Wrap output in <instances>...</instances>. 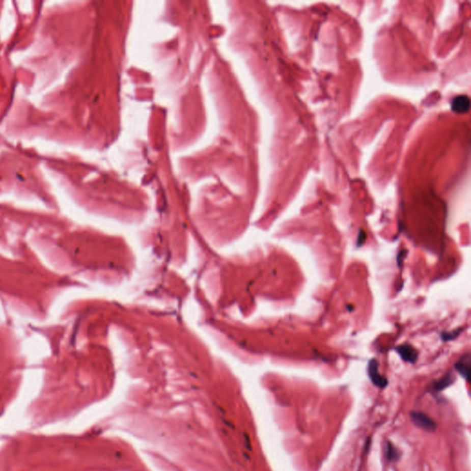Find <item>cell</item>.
Here are the masks:
<instances>
[{
  "mask_svg": "<svg viewBox=\"0 0 471 471\" xmlns=\"http://www.w3.org/2000/svg\"><path fill=\"white\" fill-rule=\"evenodd\" d=\"M367 374H368V376H369L370 380L373 383V385H376V387L383 390V389H385L386 385H389L387 379L379 373V364L375 358L371 359L368 363Z\"/></svg>",
  "mask_w": 471,
  "mask_h": 471,
  "instance_id": "obj_1",
  "label": "cell"
},
{
  "mask_svg": "<svg viewBox=\"0 0 471 471\" xmlns=\"http://www.w3.org/2000/svg\"><path fill=\"white\" fill-rule=\"evenodd\" d=\"M410 418L417 427L423 429L426 432H434L437 427L435 422H433L427 414L422 411H411Z\"/></svg>",
  "mask_w": 471,
  "mask_h": 471,
  "instance_id": "obj_2",
  "label": "cell"
},
{
  "mask_svg": "<svg viewBox=\"0 0 471 471\" xmlns=\"http://www.w3.org/2000/svg\"><path fill=\"white\" fill-rule=\"evenodd\" d=\"M396 351L400 354L401 359L406 363L409 364H415L418 359L419 352H417L411 345L409 344H402L396 348Z\"/></svg>",
  "mask_w": 471,
  "mask_h": 471,
  "instance_id": "obj_3",
  "label": "cell"
},
{
  "mask_svg": "<svg viewBox=\"0 0 471 471\" xmlns=\"http://www.w3.org/2000/svg\"><path fill=\"white\" fill-rule=\"evenodd\" d=\"M470 106V100L466 95H458L453 99L451 109L457 115H463L467 113Z\"/></svg>",
  "mask_w": 471,
  "mask_h": 471,
  "instance_id": "obj_4",
  "label": "cell"
},
{
  "mask_svg": "<svg viewBox=\"0 0 471 471\" xmlns=\"http://www.w3.org/2000/svg\"><path fill=\"white\" fill-rule=\"evenodd\" d=\"M455 368L464 379H466V380L468 379V375H469V371H470V354H469V352H466V354H464L458 360V362L456 363Z\"/></svg>",
  "mask_w": 471,
  "mask_h": 471,
  "instance_id": "obj_5",
  "label": "cell"
},
{
  "mask_svg": "<svg viewBox=\"0 0 471 471\" xmlns=\"http://www.w3.org/2000/svg\"><path fill=\"white\" fill-rule=\"evenodd\" d=\"M454 382H455L454 374L451 371L448 372L446 376H442V378H440L439 380L435 381L433 383V390L436 391V392L444 391V390H446L447 387H448L449 385H452Z\"/></svg>",
  "mask_w": 471,
  "mask_h": 471,
  "instance_id": "obj_6",
  "label": "cell"
},
{
  "mask_svg": "<svg viewBox=\"0 0 471 471\" xmlns=\"http://www.w3.org/2000/svg\"><path fill=\"white\" fill-rule=\"evenodd\" d=\"M385 455H386V458L387 460L390 462H396L398 461L400 459V452L399 451V449L394 447V445L391 442H386V448H385Z\"/></svg>",
  "mask_w": 471,
  "mask_h": 471,
  "instance_id": "obj_7",
  "label": "cell"
},
{
  "mask_svg": "<svg viewBox=\"0 0 471 471\" xmlns=\"http://www.w3.org/2000/svg\"><path fill=\"white\" fill-rule=\"evenodd\" d=\"M462 331H463V328L455 329V330H453L452 333H442V334H441V339H442V341H445V342L452 341L454 339L457 338V336L461 334Z\"/></svg>",
  "mask_w": 471,
  "mask_h": 471,
  "instance_id": "obj_8",
  "label": "cell"
},
{
  "mask_svg": "<svg viewBox=\"0 0 471 471\" xmlns=\"http://www.w3.org/2000/svg\"><path fill=\"white\" fill-rule=\"evenodd\" d=\"M366 239H367V235L363 230H360L358 238H357V247H361L363 244L366 242Z\"/></svg>",
  "mask_w": 471,
  "mask_h": 471,
  "instance_id": "obj_9",
  "label": "cell"
}]
</instances>
